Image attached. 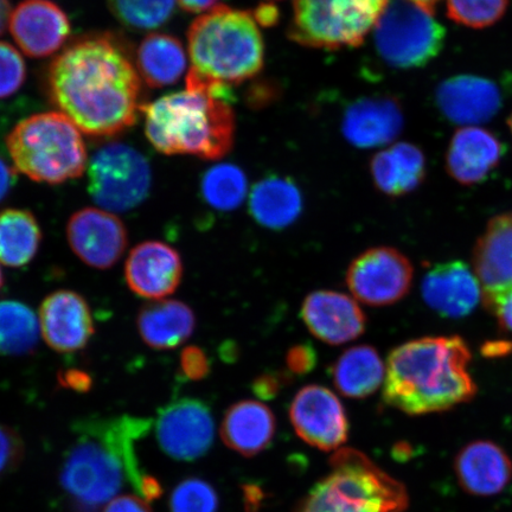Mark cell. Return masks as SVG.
<instances>
[{"label":"cell","instance_id":"cell-25","mask_svg":"<svg viewBox=\"0 0 512 512\" xmlns=\"http://www.w3.org/2000/svg\"><path fill=\"white\" fill-rule=\"evenodd\" d=\"M473 267L483 292L512 288V213L489 222L473 252Z\"/></svg>","mask_w":512,"mask_h":512},{"label":"cell","instance_id":"cell-2","mask_svg":"<svg viewBox=\"0 0 512 512\" xmlns=\"http://www.w3.org/2000/svg\"><path fill=\"white\" fill-rule=\"evenodd\" d=\"M151 421L136 416L92 418L76 422L75 441L61 470V484L83 511L110 503L126 479L146 499L158 497L155 479L139 470L134 446L149 432Z\"/></svg>","mask_w":512,"mask_h":512},{"label":"cell","instance_id":"cell-41","mask_svg":"<svg viewBox=\"0 0 512 512\" xmlns=\"http://www.w3.org/2000/svg\"><path fill=\"white\" fill-rule=\"evenodd\" d=\"M317 362V352L309 343L294 345L286 355L287 369L298 376L310 374L315 370Z\"/></svg>","mask_w":512,"mask_h":512},{"label":"cell","instance_id":"cell-3","mask_svg":"<svg viewBox=\"0 0 512 512\" xmlns=\"http://www.w3.org/2000/svg\"><path fill=\"white\" fill-rule=\"evenodd\" d=\"M471 358L458 336L403 343L388 356L383 400L408 415L445 412L469 402L477 393L469 373Z\"/></svg>","mask_w":512,"mask_h":512},{"label":"cell","instance_id":"cell-49","mask_svg":"<svg viewBox=\"0 0 512 512\" xmlns=\"http://www.w3.org/2000/svg\"><path fill=\"white\" fill-rule=\"evenodd\" d=\"M411 2L422 6V8L431 11L434 14L435 5L439 3V0H411Z\"/></svg>","mask_w":512,"mask_h":512},{"label":"cell","instance_id":"cell-10","mask_svg":"<svg viewBox=\"0 0 512 512\" xmlns=\"http://www.w3.org/2000/svg\"><path fill=\"white\" fill-rule=\"evenodd\" d=\"M152 184L147 159L123 143L102 146L88 163V190L101 209L125 213L142 204Z\"/></svg>","mask_w":512,"mask_h":512},{"label":"cell","instance_id":"cell-47","mask_svg":"<svg viewBox=\"0 0 512 512\" xmlns=\"http://www.w3.org/2000/svg\"><path fill=\"white\" fill-rule=\"evenodd\" d=\"M253 16L258 24L264 25V27H270V25H273L275 22H277L278 10L275 9V6L273 5L264 4L256 9Z\"/></svg>","mask_w":512,"mask_h":512},{"label":"cell","instance_id":"cell-21","mask_svg":"<svg viewBox=\"0 0 512 512\" xmlns=\"http://www.w3.org/2000/svg\"><path fill=\"white\" fill-rule=\"evenodd\" d=\"M422 298L438 315L463 318L476 309L480 299L478 280L462 261L435 265L421 283Z\"/></svg>","mask_w":512,"mask_h":512},{"label":"cell","instance_id":"cell-11","mask_svg":"<svg viewBox=\"0 0 512 512\" xmlns=\"http://www.w3.org/2000/svg\"><path fill=\"white\" fill-rule=\"evenodd\" d=\"M413 265L398 249H367L351 262L347 285L358 302L382 307L400 302L413 283Z\"/></svg>","mask_w":512,"mask_h":512},{"label":"cell","instance_id":"cell-15","mask_svg":"<svg viewBox=\"0 0 512 512\" xmlns=\"http://www.w3.org/2000/svg\"><path fill=\"white\" fill-rule=\"evenodd\" d=\"M38 322L44 342L59 354L85 349L94 335L91 306L72 290L55 291L44 298Z\"/></svg>","mask_w":512,"mask_h":512},{"label":"cell","instance_id":"cell-18","mask_svg":"<svg viewBox=\"0 0 512 512\" xmlns=\"http://www.w3.org/2000/svg\"><path fill=\"white\" fill-rule=\"evenodd\" d=\"M303 322L319 341L342 345L366 331L367 317L354 298L336 291L310 293L302 306Z\"/></svg>","mask_w":512,"mask_h":512},{"label":"cell","instance_id":"cell-14","mask_svg":"<svg viewBox=\"0 0 512 512\" xmlns=\"http://www.w3.org/2000/svg\"><path fill=\"white\" fill-rule=\"evenodd\" d=\"M70 248L95 270L117 265L128 246L127 228L117 215L100 208L76 211L67 223Z\"/></svg>","mask_w":512,"mask_h":512},{"label":"cell","instance_id":"cell-46","mask_svg":"<svg viewBox=\"0 0 512 512\" xmlns=\"http://www.w3.org/2000/svg\"><path fill=\"white\" fill-rule=\"evenodd\" d=\"M219 0H177L184 11L191 12V14H200V12H209L216 8Z\"/></svg>","mask_w":512,"mask_h":512},{"label":"cell","instance_id":"cell-51","mask_svg":"<svg viewBox=\"0 0 512 512\" xmlns=\"http://www.w3.org/2000/svg\"><path fill=\"white\" fill-rule=\"evenodd\" d=\"M508 125L510 127V131H511V136H512V114L510 115V118L508 120Z\"/></svg>","mask_w":512,"mask_h":512},{"label":"cell","instance_id":"cell-12","mask_svg":"<svg viewBox=\"0 0 512 512\" xmlns=\"http://www.w3.org/2000/svg\"><path fill=\"white\" fill-rule=\"evenodd\" d=\"M156 435L160 448L169 457L191 462L206 456L214 444L213 414L201 400L172 401L159 411Z\"/></svg>","mask_w":512,"mask_h":512},{"label":"cell","instance_id":"cell-48","mask_svg":"<svg viewBox=\"0 0 512 512\" xmlns=\"http://www.w3.org/2000/svg\"><path fill=\"white\" fill-rule=\"evenodd\" d=\"M12 11L10 0H0V35L10 27Z\"/></svg>","mask_w":512,"mask_h":512},{"label":"cell","instance_id":"cell-39","mask_svg":"<svg viewBox=\"0 0 512 512\" xmlns=\"http://www.w3.org/2000/svg\"><path fill=\"white\" fill-rule=\"evenodd\" d=\"M181 373L189 381H201L210 373L209 357L201 348L190 345L181 354Z\"/></svg>","mask_w":512,"mask_h":512},{"label":"cell","instance_id":"cell-37","mask_svg":"<svg viewBox=\"0 0 512 512\" xmlns=\"http://www.w3.org/2000/svg\"><path fill=\"white\" fill-rule=\"evenodd\" d=\"M27 79V66L19 51L0 41V100L15 95Z\"/></svg>","mask_w":512,"mask_h":512},{"label":"cell","instance_id":"cell-40","mask_svg":"<svg viewBox=\"0 0 512 512\" xmlns=\"http://www.w3.org/2000/svg\"><path fill=\"white\" fill-rule=\"evenodd\" d=\"M486 309L494 315L501 329L512 334V288L498 292H483Z\"/></svg>","mask_w":512,"mask_h":512},{"label":"cell","instance_id":"cell-8","mask_svg":"<svg viewBox=\"0 0 512 512\" xmlns=\"http://www.w3.org/2000/svg\"><path fill=\"white\" fill-rule=\"evenodd\" d=\"M389 0H294L288 37L300 46L360 47Z\"/></svg>","mask_w":512,"mask_h":512},{"label":"cell","instance_id":"cell-32","mask_svg":"<svg viewBox=\"0 0 512 512\" xmlns=\"http://www.w3.org/2000/svg\"><path fill=\"white\" fill-rule=\"evenodd\" d=\"M40 336V322L28 305L17 300L0 302V355H27Z\"/></svg>","mask_w":512,"mask_h":512},{"label":"cell","instance_id":"cell-42","mask_svg":"<svg viewBox=\"0 0 512 512\" xmlns=\"http://www.w3.org/2000/svg\"><path fill=\"white\" fill-rule=\"evenodd\" d=\"M291 381V376L281 371H267L256 377L253 382V393L261 400H272L277 398L281 389Z\"/></svg>","mask_w":512,"mask_h":512},{"label":"cell","instance_id":"cell-7","mask_svg":"<svg viewBox=\"0 0 512 512\" xmlns=\"http://www.w3.org/2000/svg\"><path fill=\"white\" fill-rule=\"evenodd\" d=\"M12 162L31 181L59 185L88 168L81 131L61 112L31 115L6 138Z\"/></svg>","mask_w":512,"mask_h":512},{"label":"cell","instance_id":"cell-16","mask_svg":"<svg viewBox=\"0 0 512 512\" xmlns=\"http://www.w3.org/2000/svg\"><path fill=\"white\" fill-rule=\"evenodd\" d=\"M184 266L177 249L162 241L139 243L128 254L125 280L140 298L163 300L177 291L182 283Z\"/></svg>","mask_w":512,"mask_h":512},{"label":"cell","instance_id":"cell-45","mask_svg":"<svg viewBox=\"0 0 512 512\" xmlns=\"http://www.w3.org/2000/svg\"><path fill=\"white\" fill-rule=\"evenodd\" d=\"M16 184L15 170L0 157V204H3Z\"/></svg>","mask_w":512,"mask_h":512},{"label":"cell","instance_id":"cell-43","mask_svg":"<svg viewBox=\"0 0 512 512\" xmlns=\"http://www.w3.org/2000/svg\"><path fill=\"white\" fill-rule=\"evenodd\" d=\"M57 380L63 388L74 390L76 393H87L93 387L92 376L85 370L66 369L60 371Z\"/></svg>","mask_w":512,"mask_h":512},{"label":"cell","instance_id":"cell-4","mask_svg":"<svg viewBox=\"0 0 512 512\" xmlns=\"http://www.w3.org/2000/svg\"><path fill=\"white\" fill-rule=\"evenodd\" d=\"M233 99L229 86L189 70L185 91L143 106L146 137L163 155L221 159L234 143Z\"/></svg>","mask_w":512,"mask_h":512},{"label":"cell","instance_id":"cell-33","mask_svg":"<svg viewBox=\"0 0 512 512\" xmlns=\"http://www.w3.org/2000/svg\"><path fill=\"white\" fill-rule=\"evenodd\" d=\"M248 182L245 172L233 164H217L203 175L201 196L210 208L233 211L246 200Z\"/></svg>","mask_w":512,"mask_h":512},{"label":"cell","instance_id":"cell-17","mask_svg":"<svg viewBox=\"0 0 512 512\" xmlns=\"http://www.w3.org/2000/svg\"><path fill=\"white\" fill-rule=\"evenodd\" d=\"M9 28L19 49L34 59L55 54L72 32L66 12L50 0H24L12 11Z\"/></svg>","mask_w":512,"mask_h":512},{"label":"cell","instance_id":"cell-6","mask_svg":"<svg viewBox=\"0 0 512 512\" xmlns=\"http://www.w3.org/2000/svg\"><path fill=\"white\" fill-rule=\"evenodd\" d=\"M406 486L355 448H339L330 472L299 504L297 512H402Z\"/></svg>","mask_w":512,"mask_h":512},{"label":"cell","instance_id":"cell-20","mask_svg":"<svg viewBox=\"0 0 512 512\" xmlns=\"http://www.w3.org/2000/svg\"><path fill=\"white\" fill-rule=\"evenodd\" d=\"M403 113L392 96L358 99L347 108L343 136L358 149H374L393 143L402 131Z\"/></svg>","mask_w":512,"mask_h":512},{"label":"cell","instance_id":"cell-28","mask_svg":"<svg viewBox=\"0 0 512 512\" xmlns=\"http://www.w3.org/2000/svg\"><path fill=\"white\" fill-rule=\"evenodd\" d=\"M371 177L383 194L399 197L414 191L424 182L426 158L418 146L398 143L371 160Z\"/></svg>","mask_w":512,"mask_h":512},{"label":"cell","instance_id":"cell-24","mask_svg":"<svg viewBox=\"0 0 512 512\" xmlns=\"http://www.w3.org/2000/svg\"><path fill=\"white\" fill-rule=\"evenodd\" d=\"M277 424L264 403L242 400L228 408L221 422V438L230 450L251 458L271 445Z\"/></svg>","mask_w":512,"mask_h":512},{"label":"cell","instance_id":"cell-9","mask_svg":"<svg viewBox=\"0 0 512 512\" xmlns=\"http://www.w3.org/2000/svg\"><path fill=\"white\" fill-rule=\"evenodd\" d=\"M445 29L411 0H389L374 28L377 54L398 69L425 67L444 47Z\"/></svg>","mask_w":512,"mask_h":512},{"label":"cell","instance_id":"cell-35","mask_svg":"<svg viewBox=\"0 0 512 512\" xmlns=\"http://www.w3.org/2000/svg\"><path fill=\"white\" fill-rule=\"evenodd\" d=\"M508 5L509 0H447V15L464 27L484 29L496 24Z\"/></svg>","mask_w":512,"mask_h":512},{"label":"cell","instance_id":"cell-1","mask_svg":"<svg viewBox=\"0 0 512 512\" xmlns=\"http://www.w3.org/2000/svg\"><path fill=\"white\" fill-rule=\"evenodd\" d=\"M48 94L87 136L110 138L137 123L143 87L136 61L117 37L78 38L50 63Z\"/></svg>","mask_w":512,"mask_h":512},{"label":"cell","instance_id":"cell-13","mask_svg":"<svg viewBox=\"0 0 512 512\" xmlns=\"http://www.w3.org/2000/svg\"><path fill=\"white\" fill-rule=\"evenodd\" d=\"M290 420L298 437L318 450L338 451L347 443V412L336 394L319 384H309L294 396Z\"/></svg>","mask_w":512,"mask_h":512},{"label":"cell","instance_id":"cell-26","mask_svg":"<svg viewBox=\"0 0 512 512\" xmlns=\"http://www.w3.org/2000/svg\"><path fill=\"white\" fill-rule=\"evenodd\" d=\"M195 328V312L179 300H156L144 305L137 316L140 338L155 350L178 348L194 334Z\"/></svg>","mask_w":512,"mask_h":512},{"label":"cell","instance_id":"cell-19","mask_svg":"<svg viewBox=\"0 0 512 512\" xmlns=\"http://www.w3.org/2000/svg\"><path fill=\"white\" fill-rule=\"evenodd\" d=\"M439 111L453 124L477 126L501 110L502 94L496 83L473 75L445 80L435 93Z\"/></svg>","mask_w":512,"mask_h":512},{"label":"cell","instance_id":"cell-5","mask_svg":"<svg viewBox=\"0 0 512 512\" xmlns=\"http://www.w3.org/2000/svg\"><path fill=\"white\" fill-rule=\"evenodd\" d=\"M188 43L191 70L223 85L252 79L264 67V38L252 12L216 6L191 24Z\"/></svg>","mask_w":512,"mask_h":512},{"label":"cell","instance_id":"cell-34","mask_svg":"<svg viewBox=\"0 0 512 512\" xmlns=\"http://www.w3.org/2000/svg\"><path fill=\"white\" fill-rule=\"evenodd\" d=\"M177 0H107L113 16L134 31L163 27L174 15Z\"/></svg>","mask_w":512,"mask_h":512},{"label":"cell","instance_id":"cell-29","mask_svg":"<svg viewBox=\"0 0 512 512\" xmlns=\"http://www.w3.org/2000/svg\"><path fill=\"white\" fill-rule=\"evenodd\" d=\"M339 393L349 399H366L377 392L386 377V364L370 345H357L343 352L331 368Z\"/></svg>","mask_w":512,"mask_h":512},{"label":"cell","instance_id":"cell-27","mask_svg":"<svg viewBox=\"0 0 512 512\" xmlns=\"http://www.w3.org/2000/svg\"><path fill=\"white\" fill-rule=\"evenodd\" d=\"M248 208L261 227L283 230L302 215L303 195L292 179L268 176L254 185Z\"/></svg>","mask_w":512,"mask_h":512},{"label":"cell","instance_id":"cell-31","mask_svg":"<svg viewBox=\"0 0 512 512\" xmlns=\"http://www.w3.org/2000/svg\"><path fill=\"white\" fill-rule=\"evenodd\" d=\"M43 239L36 216L25 209L0 210V264L24 267L35 259Z\"/></svg>","mask_w":512,"mask_h":512},{"label":"cell","instance_id":"cell-23","mask_svg":"<svg viewBox=\"0 0 512 512\" xmlns=\"http://www.w3.org/2000/svg\"><path fill=\"white\" fill-rule=\"evenodd\" d=\"M504 155V147L495 134L477 126L460 128L446 153V169L464 185L483 182Z\"/></svg>","mask_w":512,"mask_h":512},{"label":"cell","instance_id":"cell-50","mask_svg":"<svg viewBox=\"0 0 512 512\" xmlns=\"http://www.w3.org/2000/svg\"><path fill=\"white\" fill-rule=\"evenodd\" d=\"M3 286H4V274L2 271V267H0V291H2Z\"/></svg>","mask_w":512,"mask_h":512},{"label":"cell","instance_id":"cell-38","mask_svg":"<svg viewBox=\"0 0 512 512\" xmlns=\"http://www.w3.org/2000/svg\"><path fill=\"white\" fill-rule=\"evenodd\" d=\"M23 457L22 438L11 427L0 424V480L16 470Z\"/></svg>","mask_w":512,"mask_h":512},{"label":"cell","instance_id":"cell-36","mask_svg":"<svg viewBox=\"0 0 512 512\" xmlns=\"http://www.w3.org/2000/svg\"><path fill=\"white\" fill-rule=\"evenodd\" d=\"M219 497L209 483L189 478L176 486L170 498L171 512H216Z\"/></svg>","mask_w":512,"mask_h":512},{"label":"cell","instance_id":"cell-22","mask_svg":"<svg viewBox=\"0 0 512 512\" xmlns=\"http://www.w3.org/2000/svg\"><path fill=\"white\" fill-rule=\"evenodd\" d=\"M454 470L467 494L495 496L511 482L512 460L501 446L489 440H477L459 451Z\"/></svg>","mask_w":512,"mask_h":512},{"label":"cell","instance_id":"cell-44","mask_svg":"<svg viewBox=\"0 0 512 512\" xmlns=\"http://www.w3.org/2000/svg\"><path fill=\"white\" fill-rule=\"evenodd\" d=\"M104 512H152L142 497L117 496L107 503Z\"/></svg>","mask_w":512,"mask_h":512},{"label":"cell","instance_id":"cell-30","mask_svg":"<svg viewBox=\"0 0 512 512\" xmlns=\"http://www.w3.org/2000/svg\"><path fill=\"white\" fill-rule=\"evenodd\" d=\"M136 66L147 86H171L182 78L187 69V54L175 36L155 32L139 44Z\"/></svg>","mask_w":512,"mask_h":512}]
</instances>
